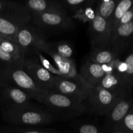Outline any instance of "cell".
<instances>
[{"label": "cell", "mask_w": 133, "mask_h": 133, "mask_svg": "<svg viewBox=\"0 0 133 133\" xmlns=\"http://www.w3.org/2000/svg\"><path fill=\"white\" fill-rule=\"evenodd\" d=\"M1 114L4 122L9 125L16 127H39L56 121L45 108L32 102L21 109L1 111Z\"/></svg>", "instance_id": "6da1fadb"}, {"label": "cell", "mask_w": 133, "mask_h": 133, "mask_svg": "<svg viewBox=\"0 0 133 133\" xmlns=\"http://www.w3.org/2000/svg\"><path fill=\"white\" fill-rule=\"evenodd\" d=\"M42 105L56 120L68 121L88 113L84 101L53 92H48L43 100Z\"/></svg>", "instance_id": "7a4b0ae2"}, {"label": "cell", "mask_w": 133, "mask_h": 133, "mask_svg": "<svg viewBox=\"0 0 133 133\" xmlns=\"http://www.w3.org/2000/svg\"><path fill=\"white\" fill-rule=\"evenodd\" d=\"M0 79L22 90L40 104H42L44 97L49 92L40 88L23 67L7 68L0 66Z\"/></svg>", "instance_id": "3957f363"}, {"label": "cell", "mask_w": 133, "mask_h": 133, "mask_svg": "<svg viewBox=\"0 0 133 133\" xmlns=\"http://www.w3.org/2000/svg\"><path fill=\"white\" fill-rule=\"evenodd\" d=\"M31 22L45 38L48 35L71 31L75 27L74 19L69 15L40 12H31Z\"/></svg>", "instance_id": "277c9868"}, {"label": "cell", "mask_w": 133, "mask_h": 133, "mask_svg": "<svg viewBox=\"0 0 133 133\" xmlns=\"http://www.w3.org/2000/svg\"><path fill=\"white\" fill-rule=\"evenodd\" d=\"M120 99L99 87H90L85 101L88 113L105 116Z\"/></svg>", "instance_id": "5b68a950"}, {"label": "cell", "mask_w": 133, "mask_h": 133, "mask_svg": "<svg viewBox=\"0 0 133 133\" xmlns=\"http://www.w3.org/2000/svg\"><path fill=\"white\" fill-rule=\"evenodd\" d=\"M32 100L24 92L0 79V112L21 109Z\"/></svg>", "instance_id": "8992f818"}, {"label": "cell", "mask_w": 133, "mask_h": 133, "mask_svg": "<svg viewBox=\"0 0 133 133\" xmlns=\"http://www.w3.org/2000/svg\"><path fill=\"white\" fill-rule=\"evenodd\" d=\"M23 68L35 83L42 89L48 92L53 90L56 76L49 72L34 57H26Z\"/></svg>", "instance_id": "52a82bcc"}, {"label": "cell", "mask_w": 133, "mask_h": 133, "mask_svg": "<svg viewBox=\"0 0 133 133\" xmlns=\"http://www.w3.org/2000/svg\"><path fill=\"white\" fill-rule=\"evenodd\" d=\"M45 41L46 40L39 44L34 49H36L40 52H44L51 57V58L53 60L55 63L57 65V68L62 74L64 78L71 79L83 85H88L77 71L76 66L74 60L72 58H67L60 56L59 55L57 54L54 51L49 49L44 44Z\"/></svg>", "instance_id": "ba28073f"}, {"label": "cell", "mask_w": 133, "mask_h": 133, "mask_svg": "<svg viewBox=\"0 0 133 133\" xmlns=\"http://www.w3.org/2000/svg\"><path fill=\"white\" fill-rule=\"evenodd\" d=\"M90 87L89 85L79 84L71 79L56 76L51 92L85 102Z\"/></svg>", "instance_id": "9c48e42d"}, {"label": "cell", "mask_w": 133, "mask_h": 133, "mask_svg": "<svg viewBox=\"0 0 133 133\" xmlns=\"http://www.w3.org/2000/svg\"><path fill=\"white\" fill-rule=\"evenodd\" d=\"M88 24V33L92 48L109 46L111 36L109 22L96 14L95 18Z\"/></svg>", "instance_id": "30bf717a"}, {"label": "cell", "mask_w": 133, "mask_h": 133, "mask_svg": "<svg viewBox=\"0 0 133 133\" xmlns=\"http://www.w3.org/2000/svg\"><path fill=\"white\" fill-rule=\"evenodd\" d=\"M133 45V21L118 26L110 37L109 47L119 57Z\"/></svg>", "instance_id": "8fae6325"}, {"label": "cell", "mask_w": 133, "mask_h": 133, "mask_svg": "<svg viewBox=\"0 0 133 133\" xmlns=\"http://www.w3.org/2000/svg\"><path fill=\"white\" fill-rule=\"evenodd\" d=\"M133 103L130 96L120 99L105 116L103 131L105 133H112L118 127L123 118L128 113Z\"/></svg>", "instance_id": "7c38bea8"}, {"label": "cell", "mask_w": 133, "mask_h": 133, "mask_svg": "<svg viewBox=\"0 0 133 133\" xmlns=\"http://www.w3.org/2000/svg\"><path fill=\"white\" fill-rule=\"evenodd\" d=\"M0 17L17 21L23 25L31 23V12L23 2L1 1L0 0Z\"/></svg>", "instance_id": "4fadbf2b"}, {"label": "cell", "mask_w": 133, "mask_h": 133, "mask_svg": "<svg viewBox=\"0 0 133 133\" xmlns=\"http://www.w3.org/2000/svg\"><path fill=\"white\" fill-rule=\"evenodd\" d=\"M45 40V38L40 31L32 24L29 23L18 29L14 42L27 53L29 49L33 50L39 44Z\"/></svg>", "instance_id": "5bb4252c"}, {"label": "cell", "mask_w": 133, "mask_h": 133, "mask_svg": "<svg viewBox=\"0 0 133 133\" xmlns=\"http://www.w3.org/2000/svg\"><path fill=\"white\" fill-rule=\"evenodd\" d=\"M99 87L109 91L119 99L129 97L131 93L127 88L123 78L116 71L107 74Z\"/></svg>", "instance_id": "9a60e30c"}, {"label": "cell", "mask_w": 133, "mask_h": 133, "mask_svg": "<svg viewBox=\"0 0 133 133\" xmlns=\"http://www.w3.org/2000/svg\"><path fill=\"white\" fill-rule=\"evenodd\" d=\"M31 12L49 13L68 15L59 1L52 0H29L23 1Z\"/></svg>", "instance_id": "2e32d148"}, {"label": "cell", "mask_w": 133, "mask_h": 133, "mask_svg": "<svg viewBox=\"0 0 133 133\" xmlns=\"http://www.w3.org/2000/svg\"><path fill=\"white\" fill-rule=\"evenodd\" d=\"M79 75L88 85L97 87L106 75V73L103 69L102 65L87 61L81 68Z\"/></svg>", "instance_id": "e0dca14e"}, {"label": "cell", "mask_w": 133, "mask_h": 133, "mask_svg": "<svg viewBox=\"0 0 133 133\" xmlns=\"http://www.w3.org/2000/svg\"><path fill=\"white\" fill-rule=\"evenodd\" d=\"M118 56L109 46L101 48H92L88 61L100 65L109 64Z\"/></svg>", "instance_id": "ac0fdd59"}, {"label": "cell", "mask_w": 133, "mask_h": 133, "mask_svg": "<svg viewBox=\"0 0 133 133\" xmlns=\"http://www.w3.org/2000/svg\"><path fill=\"white\" fill-rule=\"evenodd\" d=\"M132 6L133 0H122L119 1L109 22L110 36H112L116 29L118 27L119 22L123 15Z\"/></svg>", "instance_id": "d6986e66"}, {"label": "cell", "mask_w": 133, "mask_h": 133, "mask_svg": "<svg viewBox=\"0 0 133 133\" xmlns=\"http://www.w3.org/2000/svg\"><path fill=\"white\" fill-rule=\"evenodd\" d=\"M23 25L17 21L0 17V37L14 42L18 29Z\"/></svg>", "instance_id": "ffe728a7"}, {"label": "cell", "mask_w": 133, "mask_h": 133, "mask_svg": "<svg viewBox=\"0 0 133 133\" xmlns=\"http://www.w3.org/2000/svg\"><path fill=\"white\" fill-rule=\"evenodd\" d=\"M0 46L4 51L9 53L12 56L24 63V61L27 57V51L19 45L11 40L0 37Z\"/></svg>", "instance_id": "44dd1931"}, {"label": "cell", "mask_w": 133, "mask_h": 133, "mask_svg": "<svg viewBox=\"0 0 133 133\" xmlns=\"http://www.w3.org/2000/svg\"><path fill=\"white\" fill-rule=\"evenodd\" d=\"M118 0H100L95 5V11L99 16L109 22L117 5Z\"/></svg>", "instance_id": "7402d4cb"}, {"label": "cell", "mask_w": 133, "mask_h": 133, "mask_svg": "<svg viewBox=\"0 0 133 133\" xmlns=\"http://www.w3.org/2000/svg\"><path fill=\"white\" fill-rule=\"evenodd\" d=\"M0 133H66L50 129H43L31 127L0 126ZM67 133V132H66Z\"/></svg>", "instance_id": "603a6c76"}, {"label": "cell", "mask_w": 133, "mask_h": 133, "mask_svg": "<svg viewBox=\"0 0 133 133\" xmlns=\"http://www.w3.org/2000/svg\"><path fill=\"white\" fill-rule=\"evenodd\" d=\"M96 2L90 5H87L81 8L76 12L70 16L72 19H77L81 21L83 23H89L95 18L96 15V11H95V5Z\"/></svg>", "instance_id": "cb8c5ba5"}, {"label": "cell", "mask_w": 133, "mask_h": 133, "mask_svg": "<svg viewBox=\"0 0 133 133\" xmlns=\"http://www.w3.org/2000/svg\"><path fill=\"white\" fill-rule=\"evenodd\" d=\"M45 46L49 49L54 51L60 56L67 58H72L73 48L68 43L66 42H58L49 43L46 41L44 42Z\"/></svg>", "instance_id": "d4e9b609"}, {"label": "cell", "mask_w": 133, "mask_h": 133, "mask_svg": "<svg viewBox=\"0 0 133 133\" xmlns=\"http://www.w3.org/2000/svg\"><path fill=\"white\" fill-rule=\"evenodd\" d=\"M124 62L126 64V71L123 78L127 88L131 92L133 87V45L130 49L129 53L125 59Z\"/></svg>", "instance_id": "484cf974"}, {"label": "cell", "mask_w": 133, "mask_h": 133, "mask_svg": "<svg viewBox=\"0 0 133 133\" xmlns=\"http://www.w3.org/2000/svg\"><path fill=\"white\" fill-rule=\"evenodd\" d=\"M67 13L70 12L71 15L81 8L96 2V0H60Z\"/></svg>", "instance_id": "4316f807"}, {"label": "cell", "mask_w": 133, "mask_h": 133, "mask_svg": "<svg viewBox=\"0 0 133 133\" xmlns=\"http://www.w3.org/2000/svg\"><path fill=\"white\" fill-rule=\"evenodd\" d=\"M0 66L7 68L23 67V63L21 62L9 53L4 51L0 46Z\"/></svg>", "instance_id": "83f0119b"}, {"label": "cell", "mask_w": 133, "mask_h": 133, "mask_svg": "<svg viewBox=\"0 0 133 133\" xmlns=\"http://www.w3.org/2000/svg\"><path fill=\"white\" fill-rule=\"evenodd\" d=\"M71 133H105L97 125L92 123H83L74 127Z\"/></svg>", "instance_id": "f1b7e54d"}, {"label": "cell", "mask_w": 133, "mask_h": 133, "mask_svg": "<svg viewBox=\"0 0 133 133\" xmlns=\"http://www.w3.org/2000/svg\"><path fill=\"white\" fill-rule=\"evenodd\" d=\"M33 51L35 54L37 55L38 58L39 60L38 61L40 62V63L41 64L42 66H44L48 71H49V72L51 73L52 74H53V75H55V76L63 77V75H62V74L58 71V69H57V68L55 67V66H53V65L45 57H44V56L40 53V51L36 50V49H34Z\"/></svg>", "instance_id": "f546056e"}, {"label": "cell", "mask_w": 133, "mask_h": 133, "mask_svg": "<svg viewBox=\"0 0 133 133\" xmlns=\"http://www.w3.org/2000/svg\"><path fill=\"white\" fill-rule=\"evenodd\" d=\"M118 129L125 130L130 133H133V103L129 111L126 114L122 122L115 130Z\"/></svg>", "instance_id": "4dcf8cb0"}, {"label": "cell", "mask_w": 133, "mask_h": 133, "mask_svg": "<svg viewBox=\"0 0 133 133\" xmlns=\"http://www.w3.org/2000/svg\"><path fill=\"white\" fill-rule=\"evenodd\" d=\"M133 21V6L129 10H127L125 12V14L123 15L121 19L120 22L119 23V25L125 23H129V22ZM118 25V26H119Z\"/></svg>", "instance_id": "1f68e13d"}, {"label": "cell", "mask_w": 133, "mask_h": 133, "mask_svg": "<svg viewBox=\"0 0 133 133\" xmlns=\"http://www.w3.org/2000/svg\"><path fill=\"white\" fill-rule=\"evenodd\" d=\"M112 133H130V132H127V131H125V130L118 129H116V130H115L114 131H113Z\"/></svg>", "instance_id": "d6a6232c"}]
</instances>
